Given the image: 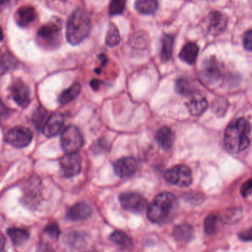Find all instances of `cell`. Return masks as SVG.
Listing matches in <instances>:
<instances>
[{"label": "cell", "mask_w": 252, "mask_h": 252, "mask_svg": "<svg viewBox=\"0 0 252 252\" xmlns=\"http://www.w3.org/2000/svg\"><path fill=\"white\" fill-rule=\"evenodd\" d=\"M251 131L250 123L239 118L232 121L225 130L224 146L227 151L232 154H238L250 146V139L249 134Z\"/></svg>", "instance_id": "cell-1"}, {"label": "cell", "mask_w": 252, "mask_h": 252, "mask_svg": "<svg viewBox=\"0 0 252 252\" xmlns=\"http://www.w3.org/2000/svg\"><path fill=\"white\" fill-rule=\"evenodd\" d=\"M177 209V201L171 192H163L158 194L148 206L147 216L150 221L157 224L168 222Z\"/></svg>", "instance_id": "cell-2"}, {"label": "cell", "mask_w": 252, "mask_h": 252, "mask_svg": "<svg viewBox=\"0 0 252 252\" xmlns=\"http://www.w3.org/2000/svg\"><path fill=\"white\" fill-rule=\"evenodd\" d=\"M90 30L91 19L88 12L84 9H77L68 19L66 30V40L72 45H78L88 36Z\"/></svg>", "instance_id": "cell-3"}, {"label": "cell", "mask_w": 252, "mask_h": 252, "mask_svg": "<svg viewBox=\"0 0 252 252\" xmlns=\"http://www.w3.org/2000/svg\"><path fill=\"white\" fill-rule=\"evenodd\" d=\"M84 143V137L76 126H68L62 132L61 144L66 154H76L82 148Z\"/></svg>", "instance_id": "cell-4"}, {"label": "cell", "mask_w": 252, "mask_h": 252, "mask_svg": "<svg viewBox=\"0 0 252 252\" xmlns=\"http://www.w3.org/2000/svg\"><path fill=\"white\" fill-rule=\"evenodd\" d=\"M62 25L60 22H50L38 30L37 37L38 41L45 47H53L59 45L61 41Z\"/></svg>", "instance_id": "cell-5"}, {"label": "cell", "mask_w": 252, "mask_h": 252, "mask_svg": "<svg viewBox=\"0 0 252 252\" xmlns=\"http://www.w3.org/2000/svg\"><path fill=\"white\" fill-rule=\"evenodd\" d=\"M164 178L169 183L180 188L189 186L192 182V171L185 164H178L168 169L164 173Z\"/></svg>", "instance_id": "cell-6"}, {"label": "cell", "mask_w": 252, "mask_h": 252, "mask_svg": "<svg viewBox=\"0 0 252 252\" xmlns=\"http://www.w3.org/2000/svg\"><path fill=\"white\" fill-rule=\"evenodd\" d=\"M119 201L124 210L135 214L143 213L148 206L147 200L136 192H124L120 195Z\"/></svg>", "instance_id": "cell-7"}, {"label": "cell", "mask_w": 252, "mask_h": 252, "mask_svg": "<svg viewBox=\"0 0 252 252\" xmlns=\"http://www.w3.org/2000/svg\"><path fill=\"white\" fill-rule=\"evenodd\" d=\"M32 139V132L23 126L13 127L7 131L4 136V139L7 143L17 148L28 146Z\"/></svg>", "instance_id": "cell-8"}, {"label": "cell", "mask_w": 252, "mask_h": 252, "mask_svg": "<svg viewBox=\"0 0 252 252\" xmlns=\"http://www.w3.org/2000/svg\"><path fill=\"white\" fill-rule=\"evenodd\" d=\"M81 158L76 154H66L60 160L61 168L65 177L72 178L81 171Z\"/></svg>", "instance_id": "cell-9"}, {"label": "cell", "mask_w": 252, "mask_h": 252, "mask_svg": "<svg viewBox=\"0 0 252 252\" xmlns=\"http://www.w3.org/2000/svg\"><path fill=\"white\" fill-rule=\"evenodd\" d=\"M114 172L122 179L130 177L137 170V161L133 157H123L117 160L113 165Z\"/></svg>", "instance_id": "cell-10"}, {"label": "cell", "mask_w": 252, "mask_h": 252, "mask_svg": "<svg viewBox=\"0 0 252 252\" xmlns=\"http://www.w3.org/2000/svg\"><path fill=\"white\" fill-rule=\"evenodd\" d=\"M10 93L12 98L21 107L25 108L29 105L31 101L29 89L23 81L16 80L12 85Z\"/></svg>", "instance_id": "cell-11"}, {"label": "cell", "mask_w": 252, "mask_h": 252, "mask_svg": "<svg viewBox=\"0 0 252 252\" xmlns=\"http://www.w3.org/2000/svg\"><path fill=\"white\" fill-rule=\"evenodd\" d=\"M228 24L227 16L219 11H213L207 19L208 31L213 35H220L225 31Z\"/></svg>", "instance_id": "cell-12"}, {"label": "cell", "mask_w": 252, "mask_h": 252, "mask_svg": "<svg viewBox=\"0 0 252 252\" xmlns=\"http://www.w3.org/2000/svg\"><path fill=\"white\" fill-rule=\"evenodd\" d=\"M64 124V117L62 114L55 113L47 118L42 127L43 133L47 137L56 136L62 130Z\"/></svg>", "instance_id": "cell-13"}, {"label": "cell", "mask_w": 252, "mask_h": 252, "mask_svg": "<svg viewBox=\"0 0 252 252\" xmlns=\"http://www.w3.org/2000/svg\"><path fill=\"white\" fill-rule=\"evenodd\" d=\"M201 77L207 84H214L220 78V71L217 61L213 57L204 62L201 71Z\"/></svg>", "instance_id": "cell-14"}, {"label": "cell", "mask_w": 252, "mask_h": 252, "mask_svg": "<svg viewBox=\"0 0 252 252\" xmlns=\"http://www.w3.org/2000/svg\"><path fill=\"white\" fill-rule=\"evenodd\" d=\"M93 215V210L89 204L85 202H79L71 207L66 213L69 220L73 221H81L90 219Z\"/></svg>", "instance_id": "cell-15"}, {"label": "cell", "mask_w": 252, "mask_h": 252, "mask_svg": "<svg viewBox=\"0 0 252 252\" xmlns=\"http://www.w3.org/2000/svg\"><path fill=\"white\" fill-rule=\"evenodd\" d=\"M15 21L19 26L25 28L31 25L35 19V11L31 6H23L16 10Z\"/></svg>", "instance_id": "cell-16"}, {"label": "cell", "mask_w": 252, "mask_h": 252, "mask_svg": "<svg viewBox=\"0 0 252 252\" xmlns=\"http://www.w3.org/2000/svg\"><path fill=\"white\" fill-rule=\"evenodd\" d=\"M156 140L161 149L168 151L172 148L174 142L173 130L167 126L160 127L156 133Z\"/></svg>", "instance_id": "cell-17"}, {"label": "cell", "mask_w": 252, "mask_h": 252, "mask_svg": "<svg viewBox=\"0 0 252 252\" xmlns=\"http://www.w3.org/2000/svg\"><path fill=\"white\" fill-rule=\"evenodd\" d=\"M173 236L181 244H187L192 241L194 236L193 227L188 223H182L173 228Z\"/></svg>", "instance_id": "cell-18"}, {"label": "cell", "mask_w": 252, "mask_h": 252, "mask_svg": "<svg viewBox=\"0 0 252 252\" xmlns=\"http://www.w3.org/2000/svg\"><path fill=\"white\" fill-rule=\"evenodd\" d=\"M207 100L202 96L195 94L187 103V107L190 115L192 116H200L202 115L207 109Z\"/></svg>", "instance_id": "cell-19"}, {"label": "cell", "mask_w": 252, "mask_h": 252, "mask_svg": "<svg viewBox=\"0 0 252 252\" xmlns=\"http://www.w3.org/2000/svg\"><path fill=\"white\" fill-rule=\"evenodd\" d=\"M199 47L194 42H188L184 46L179 53V58L182 62L193 64L198 57Z\"/></svg>", "instance_id": "cell-20"}, {"label": "cell", "mask_w": 252, "mask_h": 252, "mask_svg": "<svg viewBox=\"0 0 252 252\" xmlns=\"http://www.w3.org/2000/svg\"><path fill=\"white\" fill-rule=\"evenodd\" d=\"M174 36L170 34H164L161 39L160 57L163 62H168L173 56Z\"/></svg>", "instance_id": "cell-21"}, {"label": "cell", "mask_w": 252, "mask_h": 252, "mask_svg": "<svg viewBox=\"0 0 252 252\" xmlns=\"http://www.w3.org/2000/svg\"><path fill=\"white\" fill-rule=\"evenodd\" d=\"M64 242L68 247L78 250L85 246V236L78 231H69L65 235Z\"/></svg>", "instance_id": "cell-22"}, {"label": "cell", "mask_w": 252, "mask_h": 252, "mask_svg": "<svg viewBox=\"0 0 252 252\" xmlns=\"http://www.w3.org/2000/svg\"><path fill=\"white\" fill-rule=\"evenodd\" d=\"M81 91V85L79 83H75L66 90H63L59 97L60 104L64 105L75 100Z\"/></svg>", "instance_id": "cell-23"}, {"label": "cell", "mask_w": 252, "mask_h": 252, "mask_svg": "<svg viewBox=\"0 0 252 252\" xmlns=\"http://www.w3.org/2000/svg\"><path fill=\"white\" fill-rule=\"evenodd\" d=\"M158 7L157 0H136L135 9L142 15H152Z\"/></svg>", "instance_id": "cell-24"}, {"label": "cell", "mask_w": 252, "mask_h": 252, "mask_svg": "<svg viewBox=\"0 0 252 252\" xmlns=\"http://www.w3.org/2000/svg\"><path fill=\"white\" fill-rule=\"evenodd\" d=\"M7 235L16 247L23 245L30 238V234L28 231L19 228H10L7 230Z\"/></svg>", "instance_id": "cell-25"}, {"label": "cell", "mask_w": 252, "mask_h": 252, "mask_svg": "<svg viewBox=\"0 0 252 252\" xmlns=\"http://www.w3.org/2000/svg\"><path fill=\"white\" fill-rule=\"evenodd\" d=\"M110 240L114 244L124 250H129L133 247V243L130 237L121 231H115L112 233Z\"/></svg>", "instance_id": "cell-26"}, {"label": "cell", "mask_w": 252, "mask_h": 252, "mask_svg": "<svg viewBox=\"0 0 252 252\" xmlns=\"http://www.w3.org/2000/svg\"><path fill=\"white\" fill-rule=\"evenodd\" d=\"M242 219V210L241 208L228 209L224 212L220 220L225 224H235Z\"/></svg>", "instance_id": "cell-27"}, {"label": "cell", "mask_w": 252, "mask_h": 252, "mask_svg": "<svg viewBox=\"0 0 252 252\" xmlns=\"http://www.w3.org/2000/svg\"><path fill=\"white\" fill-rule=\"evenodd\" d=\"M121 41V35L119 30L115 24L111 23L106 32V44L109 47H113L119 44Z\"/></svg>", "instance_id": "cell-28"}, {"label": "cell", "mask_w": 252, "mask_h": 252, "mask_svg": "<svg viewBox=\"0 0 252 252\" xmlns=\"http://www.w3.org/2000/svg\"><path fill=\"white\" fill-rule=\"evenodd\" d=\"M175 90L179 94L183 95L194 94V87L187 78H180L175 83Z\"/></svg>", "instance_id": "cell-29"}, {"label": "cell", "mask_w": 252, "mask_h": 252, "mask_svg": "<svg viewBox=\"0 0 252 252\" xmlns=\"http://www.w3.org/2000/svg\"><path fill=\"white\" fill-rule=\"evenodd\" d=\"M219 219L217 216L214 214L207 216L204 220V231L208 235H213L217 232L219 227Z\"/></svg>", "instance_id": "cell-30"}, {"label": "cell", "mask_w": 252, "mask_h": 252, "mask_svg": "<svg viewBox=\"0 0 252 252\" xmlns=\"http://www.w3.org/2000/svg\"><path fill=\"white\" fill-rule=\"evenodd\" d=\"M126 0H111L109 11L111 16L122 14L125 10Z\"/></svg>", "instance_id": "cell-31"}, {"label": "cell", "mask_w": 252, "mask_h": 252, "mask_svg": "<svg viewBox=\"0 0 252 252\" xmlns=\"http://www.w3.org/2000/svg\"><path fill=\"white\" fill-rule=\"evenodd\" d=\"M47 112L43 109H39L35 112V113L33 115V121L34 124L35 126L38 127V129H42L43 126L47 121Z\"/></svg>", "instance_id": "cell-32"}, {"label": "cell", "mask_w": 252, "mask_h": 252, "mask_svg": "<svg viewBox=\"0 0 252 252\" xmlns=\"http://www.w3.org/2000/svg\"><path fill=\"white\" fill-rule=\"evenodd\" d=\"M44 232L53 239H57L61 233L60 229L56 223L49 224L44 229Z\"/></svg>", "instance_id": "cell-33"}, {"label": "cell", "mask_w": 252, "mask_h": 252, "mask_svg": "<svg viewBox=\"0 0 252 252\" xmlns=\"http://www.w3.org/2000/svg\"><path fill=\"white\" fill-rule=\"evenodd\" d=\"M244 48L248 51H252V30L247 31L243 36Z\"/></svg>", "instance_id": "cell-34"}, {"label": "cell", "mask_w": 252, "mask_h": 252, "mask_svg": "<svg viewBox=\"0 0 252 252\" xmlns=\"http://www.w3.org/2000/svg\"><path fill=\"white\" fill-rule=\"evenodd\" d=\"M252 192V179L243 184L241 188V193L244 198H247Z\"/></svg>", "instance_id": "cell-35"}, {"label": "cell", "mask_w": 252, "mask_h": 252, "mask_svg": "<svg viewBox=\"0 0 252 252\" xmlns=\"http://www.w3.org/2000/svg\"><path fill=\"white\" fill-rule=\"evenodd\" d=\"M238 237L241 241H246V242L252 241V227L240 232L238 234Z\"/></svg>", "instance_id": "cell-36"}, {"label": "cell", "mask_w": 252, "mask_h": 252, "mask_svg": "<svg viewBox=\"0 0 252 252\" xmlns=\"http://www.w3.org/2000/svg\"><path fill=\"white\" fill-rule=\"evenodd\" d=\"M215 105H216L214 106L215 111L217 114L224 113V110H226V102H225L224 100L215 103Z\"/></svg>", "instance_id": "cell-37"}, {"label": "cell", "mask_w": 252, "mask_h": 252, "mask_svg": "<svg viewBox=\"0 0 252 252\" xmlns=\"http://www.w3.org/2000/svg\"><path fill=\"white\" fill-rule=\"evenodd\" d=\"M0 252H6V240L1 234H0Z\"/></svg>", "instance_id": "cell-38"}, {"label": "cell", "mask_w": 252, "mask_h": 252, "mask_svg": "<svg viewBox=\"0 0 252 252\" xmlns=\"http://www.w3.org/2000/svg\"><path fill=\"white\" fill-rule=\"evenodd\" d=\"M90 86L94 90H97L100 87V82L98 80L94 79L90 82Z\"/></svg>", "instance_id": "cell-39"}, {"label": "cell", "mask_w": 252, "mask_h": 252, "mask_svg": "<svg viewBox=\"0 0 252 252\" xmlns=\"http://www.w3.org/2000/svg\"><path fill=\"white\" fill-rule=\"evenodd\" d=\"M3 32L2 30H1V28H0V42H1V41L3 40Z\"/></svg>", "instance_id": "cell-40"}, {"label": "cell", "mask_w": 252, "mask_h": 252, "mask_svg": "<svg viewBox=\"0 0 252 252\" xmlns=\"http://www.w3.org/2000/svg\"><path fill=\"white\" fill-rule=\"evenodd\" d=\"M8 0H0V6L2 5V4H5Z\"/></svg>", "instance_id": "cell-41"}, {"label": "cell", "mask_w": 252, "mask_h": 252, "mask_svg": "<svg viewBox=\"0 0 252 252\" xmlns=\"http://www.w3.org/2000/svg\"><path fill=\"white\" fill-rule=\"evenodd\" d=\"M56 1H63L64 2V1H66L67 0H56Z\"/></svg>", "instance_id": "cell-42"}]
</instances>
